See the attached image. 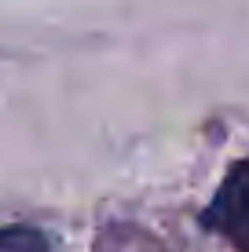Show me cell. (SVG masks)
I'll return each mask as SVG.
<instances>
[{"label":"cell","mask_w":249,"mask_h":252,"mask_svg":"<svg viewBox=\"0 0 249 252\" xmlns=\"http://www.w3.org/2000/svg\"><path fill=\"white\" fill-rule=\"evenodd\" d=\"M0 252H51V245L33 227H0Z\"/></svg>","instance_id":"obj_2"},{"label":"cell","mask_w":249,"mask_h":252,"mask_svg":"<svg viewBox=\"0 0 249 252\" xmlns=\"http://www.w3.org/2000/svg\"><path fill=\"white\" fill-rule=\"evenodd\" d=\"M198 223L235 252H249V158H242L224 176L213 201L202 208Z\"/></svg>","instance_id":"obj_1"}]
</instances>
